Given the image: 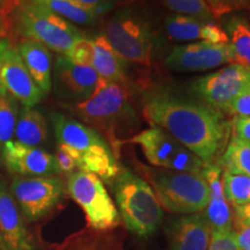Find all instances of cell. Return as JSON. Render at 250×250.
Instances as JSON below:
<instances>
[{
    "label": "cell",
    "mask_w": 250,
    "mask_h": 250,
    "mask_svg": "<svg viewBox=\"0 0 250 250\" xmlns=\"http://www.w3.org/2000/svg\"><path fill=\"white\" fill-rule=\"evenodd\" d=\"M142 104L152 126L170 134L206 165L217 164L223 155L232 134L223 111L162 87L146 90Z\"/></svg>",
    "instance_id": "6da1fadb"
},
{
    "label": "cell",
    "mask_w": 250,
    "mask_h": 250,
    "mask_svg": "<svg viewBox=\"0 0 250 250\" xmlns=\"http://www.w3.org/2000/svg\"><path fill=\"white\" fill-rule=\"evenodd\" d=\"M51 122L58 144L73 153L78 169L96 175L102 181H112L122 167L110 144L101 133L74 118L54 112Z\"/></svg>",
    "instance_id": "7a4b0ae2"
},
{
    "label": "cell",
    "mask_w": 250,
    "mask_h": 250,
    "mask_svg": "<svg viewBox=\"0 0 250 250\" xmlns=\"http://www.w3.org/2000/svg\"><path fill=\"white\" fill-rule=\"evenodd\" d=\"M114 192L118 213L127 229L139 237L152 236L160 226L164 208L147 181L122 168L114 180Z\"/></svg>",
    "instance_id": "3957f363"
},
{
    "label": "cell",
    "mask_w": 250,
    "mask_h": 250,
    "mask_svg": "<svg viewBox=\"0 0 250 250\" xmlns=\"http://www.w3.org/2000/svg\"><path fill=\"white\" fill-rule=\"evenodd\" d=\"M12 24L19 37L39 42L59 55L66 54L85 37L73 23L28 0H18L14 5Z\"/></svg>",
    "instance_id": "277c9868"
},
{
    "label": "cell",
    "mask_w": 250,
    "mask_h": 250,
    "mask_svg": "<svg viewBox=\"0 0 250 250\" xmlns=\"http://www.w3.org/2000/svg\"><path fill=\"white\" fill-rule=\"evenodd\" d=\"M72 110L80 117L83 124L99 133H104L111 144L112 151L114 147L120 146L116 139L117 129L134 117L129 90L125 85L101 78L92 96L72 105Z\"/></svg>",
    "instance_id": "5b68a950"
},
{
    "label": "cell",
    "mask_w": 250,
    "mask_h": 250,
    "mask_svg": "<svg viewBox=\"0 0 250 250\" xmlns=\"http://www.w3.org/2000/svg\"><path fill=\"white\" fill-rule=\"evenodd\" d=\"M162 208L177 214L198 213L208 202V186L203 174L140 166Z\"/></svg>",
    "instance_id": "8992f818"
},
{
    "label": "cell",
    "mask_w": 250,
    "mask_h": 250,
    "mask_svg": "<svg viewBox=\"0 0 250 250\" xmlns=\"http://www.w3.org/2000/svg\"><path fill=\"white\" fill-rule=\"evenodd\" d=\"M103 36L125 62L152 64L153 33L147 21L131 9H121L104 24Z\"/></svg>",
    "instance_id": "52a82bcc"
},
{
    "label": "cell",
    "mask_w": 250,
    "mask_h": 250,
    "mask_svg": "<svg viewBox=\"0 0 250 250\" xmlns=\"http://www.w3.org/2000/svg\"><path fill=\"white\" fill-rule=\"evenodd\" d=\"M66 187L68 195L85 213L89 227L108 230L120 225L116 205L100 177L78 170L68 175Z\"/></svg>",
    "instance_id": "ba28073f"
},
{
    "label": "cell",
    "mask_w": 250,
    "mask_h": 250,
    "mask_svg": "<svg viewBox=\"0 0 250 250\" xmlns=\"http://www.w3.org/2000/svg\"><path fill=\"white\" fill-rule=\"evenodd\" d=\"M127 142L138 145L152 167L203 174L208 165L166 131L156 126L140 131Z\"/></svg>",
    "instance_id": "9c48e42d"
},
{
    "label": "cell",
    "mask_w": 250,
    "mask_h": 250,
    "mask_svg": "<svg viewBox=\"0 0 250 250\" xmlns=\"http://www.w3.org/2000/svg\"><path fill=\"white\" fill-rule=\"evenodd\" d=\"M9 192L22 217L28 221H36L61 202L64 195V183L58 176H19L12 182Z\"/></svg>",
    "instance_id": "30bf717a"
},
{
    "label": "cell",
    "mask_w": 250,
    "mask_h": 250,
    "mask_svg": "<svg viewBox=\"0 0 250 250\" xmlns=\"http://www.w3.org/2000/svg\"><path fill=\"white\" fill-rule=\"evenodd\" d=\"M249 87L250 68L233 62L196 79L191 90L199 101L224 112L228 104Z\"/></svg>",
    "instance_id": "8fae6325"
},
{
    "label": "cell",
    "mask_w": 250,
    "mask_h": 250,
    "mask_svg": "<svg viewBox=\"0 0 250 250\" xmlns=\"http://www.w3.org/2000/svg\"><path fill=\"white\" fill-rule=\"evenodd\" d=\"M0 89L27 108H33L44 98V93L30 77L17 45L4 37L0 39Z\"/></svg>",
    "instance_id": "7c38bea8"
},
{
    "label": "cell",
    "mask_w": 250,
    "mask_h": 250,
    "mask_svg": "<svg viewBox=\"0 0 250 250\" xmlns=\"http://www.w3.org/2000/svg\"><path fill=\"white\" fill-rule=\"evenodd\" d=\"M166 66L175 72H203L226 64H233L229 43L199 42L175 45L166 57Z\"/></svg>",
    "instance_id": "4fadbf2b"
},
{
    "label": "cell",
    "mask_w": 250,
    "mask_h": 250,
    "mask_svg": "<svg viewBox=\"0 0 250 250\" xmlns=\"http://www.w3.org/2000/svg\"><path fill=\"white\" fill-rule=\"evenodd\" d=\"M1 159L6 168L21 177L55 176L59 174L55 155L40 147L11 140L4 146Z\"/></svg>",
    "instance_id": "5bb4252c"
},
{
    "label": "cell",
    "mask_w": 250,
    "mask_h": 250,
    "mask_svg": "<svg viewBox=\"0 0 250 250\" xmlns=\"http://www.w3.org/2000/svg\"><path fill=\"white\" fill-rule=\"evenodd\" d=\"M166 233L170 250H208L212 230L204 212H198L168 220Z\"/></svg>",
    "instance_id": "9a60e30c"
},
{
    "label": "cell",
    "mask_w": 250,
    "mask_h": 250,
    "mask_svg": "<svg viewBox=\"0 0 250 250\" xmlns=\"http://www.w3.org/2000/svg\"><path fill=\"white\" fill-rule=\"evenodd\" d=\"M55 71L61 92L78 102L90 98L100 80L93 67L73 62L64 55L59 56L56 61Z\"/></svg>",
    "instance_id": "2e32d148"
},
{
    "label": "cell",
    "mask_w": 250,
    "mask_h": 250,
    "mask_svg": "<svg viewBox=\"0 0 250 250\" xmlns=\"http://www.w3.org/2000/svg\"><path fill=\"white\" fill-rule=\"evenodd\" d=\"M203 176L208 186V202L204 212L212 232L230 233L233 230L234 212L227 202L223 188V169L217 164L208 165Z\"/></svg>",
    "instance_id": "e0dca14e"
},
{
    "label": "cell",
    "mask_w": 250,
    "mask_h": 250,
    "mask_svg": "<svg viewBox=\"0 0 250 250\" xmlns=\"http://www.w3.org/2000/svg\"><path fill=\"white\" fill-rule=\"evenodd\" d=\"M165 30L170 40L177 42H204L224 44L228 43L227 33L214 21H203L187 15L171 14L165 19Z\"/></svg>",
    "instance_id": "ac0fdd59"
},
{
    "label": "cell",
    "mask_w": 250,
    "mask_h": 250,
    "mask_svg": "<svg viewBox=\"0 0 250 250\" xmlns=\"http://www.w3.org/2000/svg\"><path fill=\"white\" fill-rule=\"evenodd\" d=\"M0 229L7 250H34L33 240L5 181L0 177Z\"/></svg>",
    "instance_id": "d6986e66"
},
{
    "label": "cell",
    "mask_w": 250,
    "mask_h": 250,
    "mask_svg": "<svg viewBox=\"0 0 250 250\" xmlns=\"http://www.w3.org/2000/svg\"><path fill=\"white\" fill-rule=\"evenodd\" d=\"M17 48L34 83L44 95L48 94L52 87V57L50 50L39 42L26 39H21Z\"/></svg>",
    "instance_id": "ffe728a7"
},
{
    "label": "cell",
    "mask_w": 250,
    "mask_h": 250,
    "mask_svg": "<svg viewBox=\"0 0 250 250\" xmlns=\"http://www.w3.org/2000/svg\"><path fill=\"white\" fill-rule=\"evenodd\" d=\"M93 56L90 67L103 80L125 85L126 83V62L116 54L103 35L92 39Z\"/></svg>",
    "instance_id": "44dd1931"
},
{
    "label": "cell",
    "mask_w": 250,
    "mask_h": 250,
    "mask_svg": "<svg viewBox=\"0 0 250 250\" xmlns=\"http://www.w3.org/2000/svg\"><path fill=\"white\" fill-rule=\"evenodd\" d=\"M48 124L39 110L23 107L19 111L15 125V142L30 147H39L48 140Z\"/></svg>",
    "instance_id": "7402d4cb"
},
{
    "label": "cell",
    "mask_w": 250,
    "mask_h": 250,
    "mask_svg": "<svg viewBox=\"0 0 250 250\" xmlns=\"http://www.w3.org/2000/svg\"><path fill=\"white\" fill-rule=\"evenodd\" d=\"M228 43L233 51L234 64L250 68V23L240 15H233L225 23Z\"/></svg>",
    "instance_id": "603a6c76"
},
{
    "label": "cell",
    "mask_w": 250,
    "mask_h": 250,
    "mask_svg": "<svg viewBox=\"0 0 250 250\" xmlns=\"http://www.w3.org/2000/svg\"><path fill=\"white\" fill-rule=\"evenodd\" d=\"M42 7L48 8L68 22L80 26H92L96 23L99 15L77 0H28Z\"/></svg>",
    "instance_id": "cb8c5ba5"
},
{
    "label": "cell",
    "mask_w": 250,
    "mask_h": 250,
    "mask_svg": "<svg viewBox=\"0 0 250 250\" xmlns=\"http://www.w3.org/2000/svg\"><path fill=\"white\" fill-rule=\"evenodd\" d=\"M217 165L228 173L250 177V143L232 133Z\"/></svg>",
    "instance_id": "d4e9b609"
},
{
    "label": "cell",
    "mask_w": 250,
    "mask_h": 250,
    "mask_svg": "<svg viewBox=\"0 0 250 250\" xmlns=\"http://www.w3.org/2000/svg\"><path fill=\"white\" fill-rule=\"evenodd\" d=\"M19 116V102L0 89V156L4 146L14 137Z\"/></svg>",
    "instance_id": "484cf974"
},
{
    "label": "cell",
    "mask_w": 250,
    "mask_h": 250,
    "mask_svg": "<svg viewBox=\"0 0 250 250\" xmlns=\"http://www.w3.org/2000/svg\"><path fill=\"white\" fill-rule=\"evenodd\" d=\"M223 188L227 202L233 208L250 203V177L223 170Z\"/></svg>",
    "instance_id": "4316f807"
},
{
    "label": "cell",
    "mask_w": 250,
    "mask_h": 250,
    "mask_svg": "<svg viewBox=\"0 0 250 250\" xmlns=\"http://www.w3.org/2000/svg\"><path fill=\"white\" fill-rule=\"evenodd\" d=\"M162 4L176 14L192 17L203 21H214L210 7L205 0H161Z\"/></svg>",
    "instance_id": "83f0119b"
},
{
    "label": "cell",
    "mask_w": 250,
    "mask_h": 250,
    "mask_svg": "<svg viewBox=\"0 0 250 250\" xmlns=\"http://www.w3.org/2000/svg\"><path fill=\"white\" fill-rule=\"evenodd\" d=\"M64 56H66L70 61L77 62V64L90 66V62H92L93 56L92 39L83 37Z\"/></svg>",
    "instance_id": "f1b7e54d"
},
{
    "label": "cell",
    "mask_w": 250,
    "mask_h": 250,
    "mask_svg": "<svg viewBox=\"0 0 250 250\" xmlns=\"http://www.w3.org/2000/svg\"><path fill=\"white\" fill-rule=\"evenodd\" d=\"M214 18L250 7V0H205Z\"/></svg>",
    "instance_id": "f546056e"
},
{
    "label": "cell",
    "mask_w": 250,
    "mask_h": 250,
    "mask_svg": "<svg viewBox=\"0 0 250 250\" xmlns=\"http://www.w3.org/2000/svg\"><path fill=\"white\" fill-rule=\"evenodd\" d=\"M56 162H57V167L59 170V174H72L78 169L77 161L74 158L73 153L67 146L62 145V144H58L57 151H56L55 155Z\"/></svg>",
    "instance_id": "4dcf8cb0"
},
{
    "label": "cell",
    "mask_w": 250,
    "mask_h": 250,
    "mask_svg": "<svg viewBox=\"0 0 250 250\" xmlns=\"http://www.w3.org/2000/svg\"><path fill=\"white\" fill-rule=\"evenodd\" d=\"M224 112L234 117L250 116V87L239 94Z\"/></svg>",
    "instance_id": "1f68e13d"
},
{
    "label": "cell",
    "mask_w": 250,
    "mask_h": 250,
    "mask_svg": "<svg viewBox=\"0 0 250 250\" xmlns=\"http://www.w3.org/2000/svg\"><path fill=\"white\" fill-rule=\"evenodd\" d=\"M208 250H241L236 245L232 232L230 233H211L210 245Z\"/></svg>",
    "instance_id": "d6a6232c"
},
{
    "label": "cell",
    "mask_w": 250,
    "mask_h": 250,
    "mask_svg": "<svg viewBox=\"0 0 250 250\" xmlns=\"http://www.w3.org/2000/svg\"><path fill=\"white\" fill-rule=\"evenodd\" d=\"M232 234L240 249L250 250V226H247L234 218Z\"/></svg>",
    "instance_id": "836d02e7"
},
{
    "label": "cell",
    "mask_w": 250,
    "mask_h": 250,
    "mask_svg": "<svg viewBox=\"0 0 250 250\" xmlns=\"http://www.w3.org/2000/svg\"><path fill=\"white\" fill-rule=\"evenodd\" d=\"M232 130L235 136L250 143V116H239L234 118Z\"/></svg>",
    "instance_id": "e575fe53"
},
{
    "label": "cell",
    "mask_w": 250,
    "mask_h": 250,
    "mask_svg": "<svg viewBox=\"0 0 250 250\" xmlns=\"http://www.w3.org/2000/svg\"><path fill=\"white\" fill-rule=\"evenodd\" d=\"M86 7L93 9L96 14L103 15L115 7V0H77Z\"/></svg>",
    "instance_id": "d590c367"
},
{
    "label": "cell",
    "mask_w": 250,
    "mask_h": 250,
    "mask_svg": "<svg viewBox=\"0 0 250 250\" xmlns=\"http://www.w3.org/2000/svg\"><path fill=\"white\" fill-rule=\"evenodd\" d=\"M234 218L247 226H250V203L234 208Z\"/></svg>",
    "instance_id": "8d00e7d4"
},
{
    "label": "cell",
    "mask_w": 250,
    "mask_h": 250,
    "mask_svg": "<svg viewBox=\"0 0 250 250\" xmlns=\"http://www.w3.org/2000/svg\"><path fill=\"white\" fill-rule=\"evenodd\" d=\"M0 250H7L5 247L4 240H2V235H1V229H0Z\"/></svg>",
    "instance_id": "74e56055"
},
{
    "label": "cell",
    "mask_w": 250,
    "mask_h": 250,
    "mask_svg": "<svg viewBox=\"0 0 250 250\" xmlns=\"http://www.w3.org/2000/svg\"><path fill=\"white\" fill-rule=\"evenodd\" d=\"M1 31H2V24H1V21H0V39H1Z\"/></svg>",
    "instance_id": "f35d334b"
},
{
    "label": "cell",
    "mask_w": 250,
    "mask_h": 250,
    "mask_svg": "<svg viewBox=\"0 0 250 250\" xmlns=\"http://www.w3.org/2000/svg\"><path fill=\"white\" fill-rule=\"evenodd\" d=\"M2 1H4V0H0V4H1V2H2Z\"/></svg>",
    "instance_id": "ab89813d"
}]
</instances>
